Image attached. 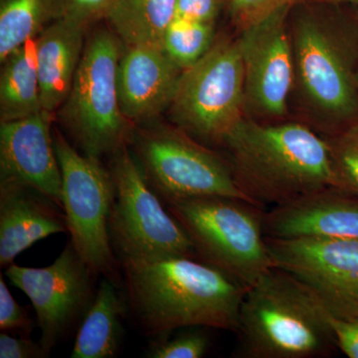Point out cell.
<instances>
[{
	"label": "cell",
	"mask_w": 358,
	"mask_h": 358,
	"mask_svg": "<svg viewBox=\"0 0 358 358\" xmlns=\"http://www.w3.org/2000/svg\"><path fill=\"white\" fill-rule=\"evenodd\" d=\"M275 267L307 282L331 315L358 317V240L266 237Z\"/></svg>",
	"instance_id": "13"
},
{
	"label": "cell",
	"mask_w": 358,
	"mask_h": 358,
	"mask_svg": "<svg viewBox=\"0 0 358 358\" xmlns=\"http://www.w3.org/2000/svg\"><path fill=\"white\" fill-rule=\"evenodd\" d=\"M176 10V0H115L107 20L127 46L162 45Z\"/></svg>",
	"instance_id": "21"
},
{
	"label": "cell",
	"mask_w": 358,
	"mask_h": 358,
	"mask_svg": "<svg viewBox=\"0 0 358 358\" xmlns=\"http://www.w3.org/2000/svg\"><path fill=\"white\" fill-rule=\"evenodd\" d=\"M327 140L331 150L334 186L358 196V122Z\"/></svg>",
	"instance_id": "24"
},
{
	"label": "cell",
	"mask_w": 358,
	"mask_h": 358,
	"mask_svg": "<svg viewBox=\"0 0 358 358\" xmlns=\"http://www.w3.org/2000/svg\"><path fill=\"white\" fill-rule=\"evenodd\" d=\"M317 1L331 2V3L348 4L358 6V0H317Z\"/></svg>",
	"instance_id": "32"
},
{
	"label": "cell",
	"mask_w": 358,
	"mask_h": 358,
	"mask_svg": "<svg viewBox=\"0 0 358 358\" xmlns=\"http://www.w3.org/2000/svg\"><path fill=\"white\" fill-rule=\"evenodd\" d=\"M0 78V120L15 121L43 110L35 39L4 61Z\"/></svg>",
	"instance_id": "20"
},
{
	"label": "cell",
	"mask_w": 358,
	"mask_h": 358,
	"mask_svg": "<svg viewBox=\"0 0 358 358\" xmlns=\"http://www.w3.org/2000/svg\"><path fill=\"white\" fill-rule=\"evenodd\" d=\"M292 6L238 31L244 74V114L258 122L289 119L294 55L289 28Z\"/></svg>",
	"instance_id": "12"
},
{
	"label": "cell",
	"mask_w": 358,
	"mask_h": 358,
	"mask_svg": "<svg viewBox=\"0 0 358 358\" xmlns=\"http://www.w3.org/2000/svg\"><path fill=\"white\" fill-rule=\"evenodd\" d=\"M331 324L338 348L348 357L358 358V317L341 319L331 315Z\"/></svg>",
	"instance_id": "31"
},
{
	"label": "cell",
	"mask_w": 358,
	"mask_h": 358,
	"mask_svg": "<svg viewBox=\"0 0 358 358\" xmlns=\"http://www.w3.org/2000/svg\"><path fill=\"white\" fill-rule=\"evenodd\" d=\"M182 72L162 45H126L117 70L122 114L133 124L169 109Z\"/></svg>",
	"instance_id": "16"
},
{
	"label": "cell",
	"mask_w": 358,
	"mask_h": 358,
	"mask_svg": "<svg viewBox=\"0 0 358 358\" xmlns=\"http://www.w3.org/2000/svg\"><path fill=\"white\" fill-rule=\"evenodd\" d=\"M227 0H176V17L197 22L216 23Z\"/></svg>",
	"instance_id": "29"
},
{
	"label": "cell",
	"mask_w": 358,
	"mask_h": 358,
	"mask_svg": "<svg viewBox=\"0 0 358 358\" xmlns=\"http://www.w3.org/2000/svg\"><path fill=\"white\" fill-rule=\"evenodd\" d=\"M167 110L173 126L207 147L220 148L245 117L238 34L217 37L203 57L183 70Z\"/></svg>",
	"instance_id": "8"
},
{
	"label": "cell",
	"mask_w": 358,
	"mask_h": 358,
	"mask_svg": "<svg viewBox=\"0 0 358 358\" xmlns=\"http://www.w3.org/2000/svg\"><path fill=\"white\" fill-rule=\"evenodd\" d=\"M66 232L65 212L55 201L30 186L0 181L1 268L8 267L39 240Z\"/></svg>",
	"instance_id": "17"
},
{
	"label": "cell",
	"mask_w": 358,
	"mask_h": 358,
	"mask_svg": "<svg viewBox=\"0 0 358 358\" xmlns=\"http://www.w3.org/2000/svg\"><path fill=\"white\" fill-rule=\"evenodd\" d=\"M115 0H62L63 18L87 28L107 18Z\"/></svg>",
	"instance_id": "28"
},
{
	"label": "cell",
	"mask_w": 358,
	"mask_h": 358,
	"mask_svg": "<svg viewBox=\"0 0 358 358\" xmlns=\"http://www.w3.org/2000/svg\"><path fill=\"white\" fill-rule=\"evenodd\" d=\"M53 113L0 124V181L30 186L62 207V174L52 122Z\"/></svg>",
	"instance_id": "14"
},
{
	"label": "cell",
	"mask_w": 358,
	"mask_h": 358,
	"mask_svg": "<svg viewBox=\"0 0 358 358\" xmlns=\"http://www.w3.org/2000/svg\"><path fill=\"white\" fill-rule=\"evenodd\" d=\"M357 83H358V74H357Z\"/></svg>",
	"instance_id": "33"
},
{
	"label": "cell",
	"mask_w": 358,
	"mask_h": 358,
	"mask_svg": "<svg viewBox=\"0 0 358 358\" xmlns=\"http://www.w3.org/2000/svg\"><path fill=\"white\" fill-rule=\"evenodd\" d=\"M298 1L300 0H227V6L231 20L237 31H240L279 9L293 6Z\"/></svg>",
	"instance_id": "26"
},
{
	"label": "cell",
	"mask_w": 358,
	"mask_h": 358,
	"mask_svg": "<svg viewBox=\"0 0 358 358\" xmlns=\"http://www.w3.org/2000/svg\"><path fill=\"white\" fill-rule=\"evenodd\" d=\"M49 353L44 350L41 343L33 341L29 336H11L0 333V357L1 358H45Z\"/></svg>",
	"instance_id": "30"
},
{
	"label": "cell",
	"mask_w": 358,
	"mask_h": 358,
	"mask_svg": "<svg viewBox=\"0 0 358 358\" xmlns=\"http://www.w3.org/2000/svg\"><path fill=\"white\" fill-rule=\"evenodd\" d=\"M121 275L129 313L152 341L183 327L237 333L246 289L199 259L122 261Z\"/></svg>",
	"instance_id": "2"
},
{
	"label": "cell",
	"mask_w": 358,
	"mask_h": 358,
	"mask_svg": "<svg viewBox=\"0 0 358 358\" xmlns=\"http://www.w3.org/2000/svg\"><path fill=\"white\" fill-rule=\"evenodd\" d=\"M128 305L122 286L103 278L77 331L72 358H113L122 348Z\"/></svg>",
	"instance_id": "19"
},
{
	"label": "cell",
	"mask_w": 358,
	"mask_h": 358,
	"mask_svg": "<svg viewBox=\"0 0 358 358\" xmlns=\"http://www.w3.org/2000/svg\"><path fill=\"white\" fill-rule=\"evenodd\" d=\"M6 275L31 301L41 331L40 343L51 355L63 339L78 331L95 299L96 277L71 240L48 267L6 268Z\"/></svg>",
	"instance_id": "11"
},
{
	"label": "cell",
	"mask_w": 358,
	"mask_h": 358,
	"mask_svg": "<svg viewBox=\"0 0 358 358\" xmlns=\"http://www.w3.org/2000/svg\"><path fill=\"white\" fill-rule=\"evenodd\" d=\"M331 313L300 278L272 267L245 291L239 313L242 358H312L338 348Z\"/></svg>",
	"instance_id": "4"
},
{
	"label": "cell",
	"mask_w": 358,
	"mask_h": 358,
	"mask_svg": "<svg viewBox=\"0 0 358 358\" xmlns=\"http://www.w3.org/2000/svg\"><path fill=\"white\" fill-rule=\"evenodd\" d=\"M131 145L148 186L166 206L178 200L206 196L250 202L235 183L222 152L173 124L136 131Z\"/></svg>",
	"instance_id": "9"
},
{
	"label": "cell",
	"mask_w": 358,
	"mask_h": 358,
	"mask_svg": "<svg viewBox=\"0 0 358 358\" xmlns=\"http://www.w3.org/2000/svg\"><path fill=\"white\" fill-rule=\"evenodd\" d=\"M85 30L62 17L37 37L35 55L43 110L55 112L69 95L83 55Z\"/></svg>",
	"instance_id": "18"
},
{
	"label": "cell",
	"mask_w": 358,
	"mask_h": 358,
	"mask_svg": "<svg viewBox=\"0 0 358 358\" xmlns=\"http://www.w3.org/2000/svg\"><path fill=\"white\" fill-rule=\"evenodd\" d=\"M197 258L249 289L274 267L264 232V209L245 200L194 197L166 205Z\"/></svg>",
	"instance_id": "5"
},
{
	"label": "cell",
	"mask_w": 358,
	"mask_h": 358,
	"mask_svg": "<svg viewBox=\"0 0 358 358\" xmlns=\"http://www.w3.org/2000/svg\"><path fill=\"white\" fill-rule=\"evenodd\" d=\"M62 17V0H1V63L23 45L36 39L45 28Z\"/></svg>",
	"instance_id": "22"
},
{
	"label": "cell",
	"mask_w": 358,
	"mask_h": 358,
	"mask_svg": "<svg viewBox=\"0 0 358 358\" xmlns=\"http://www.w3.org/2000/svg\"><path fill=\"white\" fill-rule=\"evenodd\" d=\"M34 327V320L29 317L27 310L16 303L7 288L4 275H0V331L29 336Z\"/></svg>",
	"instance_id": "27"
},
{
	"label": "cell",
	"mask_w": 358,
	"mask_h": 358,
	"mask_svg": "<svg viewBox=\"0 0 358 358\" xmlns=\"http://www.w3.org/2000/svg\"><path fill=\"white\" fill-rule=\"evenodd\" d=\"M53 138L71 242L96 278H107L122 286L121 264L113 251L108 230L113 196L109 169L101 159L78 152L57 129Z\"/></svg>",
	"instance_id": "10"
},
{
	"label": "cell",
	"mask_w": 358,
	"mask_h": 358,
	"mask_svg": "<svg viewBox=\"0 0 358 358\" xmlns=\"http://www.w3.org/2000/svg\"><path fill=\"white\" fill-rule=\"evenodd\" d=\"M209 338L199 331H185L173 339H155L147 357L150 358H200L206 355Z\"/></svg>",
	"instance_id": "25"
},
{
	"label": "cell",
	"mask_w": 358,
	"mask_h": 358,
	"mask_svg": "<svg viewBox=\"0 0 358 358\" xmlns=\"http://www.w3.org/2000/svg\"><path fill=\"white\" fill-rule=\"evenodd\" d=\"M109 171L113 196L108 230L120 264L171 257L197 258L189 237L148 186L129 147L112 155Z\"/></svg>",
	"instance_id": "7"
},
{
	"label": "cell",
	"mask_w": 358,
	"mask_h": 358,
	"mask_svg": "<svg viewBox=\"0 0 358 358\" xmlns=\"http://www.w3.org/2000/svg\"><path fill=\"white\" fill-rule=\"evenodd\" d=\"M265 236L274 239L358 240V196L329 186L264 212Z\"/></svg>",
	"instance_id": "15"
},
{
	"label": "cell",
	"mask_w": 358,
	"mask_h": 358,
	"mask_svg": "<svg viewBox=\"0 0 358 358\" xmlns=\"http://www.w3.org/2000/svg\"><path fill=\"white\" fill-rule=\"evenodd\" d=\"M289 119L331 138L358 122V9L300 0L289 9Z\"/></svg>",
	"instance_id": "1"
},
{
	"label": "cell",
	"mask_w": 358,
	"mask_h": 358,
	"mask_svg": "<svg viewBox=\"0 0 358 358\" xmlns=\"http://www.w3.org/2000/svg\"><path fill=\"white\" fill-rule=\"evenodd\" d=\"M215 24L176 17L164 33L162 48L180 69H187L203 57L215 42Z\"/></svg>",
	"instance_id": "23"
},
{
	"label": "cell",
	"mask_w": 358,
	"mask_h": 358,
	"mask_svg": "<svg viewBox=\"0 0 358 358\" xmlns=\"http://www.w3.org/2000/svg\"><path fill=\"white\" fill-rule=\"evenodd\" d=\"M220 148L240 192L262 209L334 186L329 141L294 120L244 117Z\"/></svg>",
	"instance_id": "3"
},
{
	"label": "cell",
	"mask_w": 358,
	"mask_h": 358,
	"mask_svg": "<svg viewBox=\"0 0 358 358\" xmlns=\"http://www.w3.org/2000/svg\"><path fill=\"white\" fill-rule=\"evenodd\" d=\"M122 40L108 30L85 44L72 88L59 113L82 154L101 159L131 145V122L122 114L117 89Z\"/></svg>",
	"instance_id": "6"
}]
</instances>
